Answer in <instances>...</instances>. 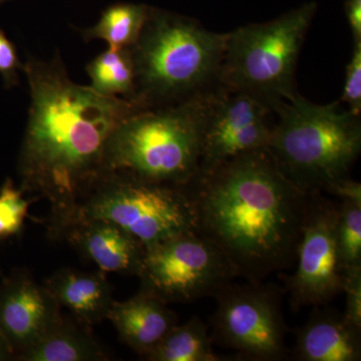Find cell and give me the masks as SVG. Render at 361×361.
<instances>
[{"label":"cell","mask_w":361,"mask_h":361,"mask_svg":"<svg viewBox=\"0 0 361 361\" xmlns=\"http://www.w3.org/2000/svg\"><path fill=\"white\" fill-rule=\"evenodd\" d=\"M227 37L193 18L151 7L130 47L135 73L130 103L139 111L156 110L217 90Z\"/></svg>","instance_id":"obj_3"},{"label":"cell","mask_w":361,"mask_h":361,"mask_svg":"<svg viewBox=\"0 0 361 361\" xmlns=\"http://www.w3.org/2000/svg\"><path fill=\"white\" fill-rule=\"evenodd\" d=\"M355 115L361 113V40L355 42L350 61L346 66L343 92L339 99Z\"/></svg>","instance_id":"obj_23"},{"label":"cell","mask_w":361,"mask_h":361,"mask_svg":"<svg viewBox=\"0 0 361 361\" xmlns=\"http://www.w3.org/2000/svg\"><path fill=\"white\" fill-rule=\"evenodd\" d=\"M51 235L66 240L103 272L139 276L146 247L110 221L75 218Z\"/></svg>","instance_id":"obj_13"},{"label":"cell","mask_w":361,"mask_h":361,"mask_svg":"<svg viewBox=\"0 0 361 361\" xmlns=\"http://www.w3.org/2000/svg\"><path fill=\"white\" fill-rule=\"evenodd\" d=\"M336 242L343 271L361 266V204L342 201L338 206Z\"/></svg>","instance_id":"obj_21"},{"label":"cell","mask_w":361,"mask_h":361,"mask_svg":"<svg viewBox=\"0 0 361 361\" xmlns=\"http://www.w3.org/2000/svg\"><path fill=\"white\" fill-rule=\"evenodd\" d=\"M44 285L61 308L70 310L78 322L87 327L106 319L115 301L103 271L90 273L63 268Z\"/></svg>","instance_id":"obj_16"},{"label":"cell","mask_w":361,"mask_h":361,"mask_svg":"<svg viewBox=\"0 0 361 361\" xmlns=\"http://www.w3.org/2000/svg\"><path fill=\"white\" fill-rule=\"evenodd\" d=\"M90 85L97 94L130 101L135 90L134 63L130 49H108L87 66Z\"/></svg>","instance_id":"obj_20"},{"label":"cell","mask_w":361,"mask_h":361,"mask_svg":"<svg viewBox=\"0 0 361 361\" xmlns=\"http://www.w3.org/2000/svg\"><path fill=\"white\" fill-rule=\"evenodd\" d=\"M99 342L75 317L61 320L35 345L18 358L23 361H97L106 360Z\"/></svg>","instance_id":"obj_17"},{"label":"cell","mask_w":361,"mask_h":361,"mask_svg":"<svg viewBox=\"0 0 361 361\" xmlns=\"http://www.w3.org/2000/svg\"><path fill=\"white\" fill-rule=\"evenodd\" d=\"M23 71V63L18 58L13 42L0 30V75L6 89L20 85V73Z\"/></svg>","instance_id":"obj_25"},{"label":"cell","mask_w":361,"mask_h":361,"mask_svg":"<svg viewBox=\"0 0 361 361\" xmlns=\"http://www.w3.org/2000/svg\"><path fill=\"white\" fill-rule=\"evenodd\" d=\"M25 194L11 179H7L0 188V239L20 232L30 204Z\"/></svg>","instance_id":"obj_22"},{"label":"cell","mask_w":361,"mask_h":361,"mask_svg":"<svg viewBox=\"0 0 361 361\" xmlns=\"http://www.w3.org/2000/svg\"><path fill=\"white\" fill-rule=\"evenodd\" d=\"M137 277L140 291L169 304L215 297L238 275L215 244L192 230L146 248Z\"/></svg>","instance_id":"obj_8"},{"label":"cell","mask_w":361,"mask_h":361,"mask_svg":"<svg viewBox=\"0 0 361 361\" xmlns=\"http://www.w3.org/2000/svg\"><path fill=\"white\" fill-rule=\"evenodd\" d=\"M6 1H11V0H0V6H1V4H4V2Z\"/></svg>","instance_id":"obj_29"},{"label":"cell","mask_w":361,"mask_h":361,"mask_svg":"<svg viewBox=\"0 0 361 361\" xmlns=\"http://www.w3.org/2000/svg\"><path fill=\"white\" fill-rule=\"evenodd\" d=\"M360 336L343 313L314 306L308 322L297 330L293 356L299 361H360Z\"/></svg>","instance_id":"obj_14"},{"label":"cell","mask_w":361,"mask_h":361,"mask_svg":"<svg viewBox=\"0 0 361 361\" xmlns=\"http://www.w3.org/2000/svg\"><path fill=\"white\" fill-rule=\"evenodd\" d=\"M144 358L149 361L223 360L213 350L208 326L198 316L173 327Z\"/></svg>","instance_id":"obj_18"},{"label":"cell","mask_w":361,"mask_h":361,"mask_svg":"<svg viewBox=\"0 0 361 361\" xmlns=\"http://www.w3.org/2000/svg\"><path fill=\"white\" fill-rule=\"evenodd\" d=\"M327 194L338 197L342 201L355 202L361 204V185L360 183L346 178L337 182L334 186L330 187Z\"/></svg>","instance_id":"obj_26"},{"label":"cell","mask_w":361,"mask_h":361,"mask_svg":"<svg viewBox=\"0 0 361 361\" xmlns=\"http://www.w3.org/2000/svg\"><path fill=\"white\" fill-rule=\"evenodd\" d=\"M61 306L44 285L16 271L0 285V332L16 360L61 320Z\"/></svg>","instance_id":"obj_12"},{"label":"cell","mask_w":361,"mask_h":361,"mask_svg":"<svg viewBox=\"0 0 361 361\" xmlns=\"http://www.w3.org/2000/svg\"><path fill=\"white\" fill-rule=\"evenodd\" d=\"M270 113L264 104L244 92L221 87L216 90L204 128L199 173L267 148L272 132L267 123Z\"/></svg>","instance_id":"obj_11"},{"label":"cell","mask_w":361,"mask_h":361,"mask_svg":"<svg viewBox=\"0 0 361 361\" xmlns=\"http://www.w3.org/2000/svg\"><path fill=\"white\" fill-rule=\"evenodd\" d=\"M75 218L110 221L146 248L196 230L193 204L185 186L151 182L116 171L102 173L66 223Z\"/></svg>","instance_id":"obj_7"},{"label":"cell","mask_w":361,"mask_h":361,"mask_svg":"<svg viewBox=\"0 0 361 361\" xmlns=\"http://www.w3.org/2000/svg\"><path fill=\"white\" fill-rule=\"evenodd\" d=\"M284 292L272 284H229L219 292L211 339L252 360L286 356L287 326L282 313Z\"/></svg>","instance_id":"obj_9"},{"label":"cell","mask_w":361,"mask_h":361,"mask_svg":"<svg viewBox=\"0 0 361 361\" xmlns=\"http://www.w3.org/2000/svg\"><path fill=\"white\" fill-rule=\"evenodd\" d=\"M106 319L113 323L121 341L142 357L178 324V316L167 303L142 291L123 302L114 301Z\"/></svg>","instance_id":"obj_15"},{"label":"cell","mask_w":361,"mask_h":361,"mask_svg":"<svg viewBox=\"0 0 361 361\" xmlns=\"http://www.w3.org/2000/svg\"><path fill=\"white\" fill-rule=\"evenodd\" d=\"M343 276L342 292L346 296L343 315L351 325L361 330V266L348 268Z\"/></svg>","instance_id":"obj_24"},{"label":"cell","mask_w":361,"mask_h":361,"mask_svg":"<svg viewBox=\"0 0 361 361\" xmlns=\"http://www.w3.org/2000/svg\"><path fill=\"white\" fill-rule=\"evenodd\" d=\"M275 113L279 121L267 149L296 186L307 194L326 193L350 177L361 151L360 116L339 101L317 104L300 94Z\"/></svg>","instance_id":"obj_5"},{"label":"cell","mask_w":361,"mask_h":361,"mask_svg":"<svg viewBox=\"0 0 361 361\" xmlns=\"http://www.w3.org/2000/svg\"><path fill=\"white\" fill-rule=\"evenodd\" d=\"M186 188L196 231L227 256L238 277L262 283L297 260L310 194L267 148L199 173Z\"/></svg>","instance_id":"obj_2"},{"label":"cell","mask_w":361,"mask_h":361,"mask_svg":"<svg viewBox=\"0 0 361 361\" xmlns=\"http://www.w3.org/2000/svg\"><path fill=\"white\" fill-rule=\"evenodd\" d=\"M217 90L126 118L106 142L104 172L116 171L151 182L187 186L199 173L204 128Z\"/></svg>","instance_id":"obj_4"},{"label":"cell","mask_w":361,"mask_h":361,"mask_svg":"<svg viewBox=\"0 0 361 361\" xmlns=\"http://www.w3.org/2000/svg\"><path fill=\"white\" fill-rule=\"evenodd\" d=\"M346 18L350 26L353 40H361V0H348L345 4Z\"/></svg>","instance_id":"obj_27"},{"label":"cell","mask_w":361,"mask_h":361,"mask_svg":"<svg viewBox=\"0 0 361 361\" xmlns=\"http://www.w3.org/2000/svg\"><path fill=\"white\" fill-rule=\"evenodd\" d=\"M16 360V356L13 349H11L9 344L7 343L6 339L2 336L0 332V361L13 360Z\"/></svg>","instance_id":"obj_28"},{"label":"cell","mask_w":361,"mask_h":361,"mask_svg":"<svg viewBox=\"0 0 361 361\" xmlns=\"http://www.w3.org/2000/svg\"><path fill=\"white\" fill-rule=\"evenodd\" d=\"M317 11L308 2L264 23H253L228 32L221 66L223 89L255 97L276 111L298 92L297 63Z\"/></svg>","instance_id":"obj_6"},{"label":"cell","mask_w":361,"mask_h":361,"mask_svg":"<svg viewBox=\"0 0 361 361\" xmlns=\"http://www.w3.org/2000/svg\"><path fill=\"white\" fill-rule=\"evenodd\" d=\"M149 8L151 6L146 4H113L104 9L96 25L80 30V33L85 42L102 39L114 51L130 49L139 39Z\"/></svg>","instance_id":"obj_19"},{"label":"cell","mask_w":361,"mask_h":361,"mask_svg":"<svg viewBox=\"0 0 361 361\" xmlns=\"http://www.w3.org/2000/svg\"><path fill=\"white\" fill-rule=\"evenodd\" d=\"M337 209L322 193L310 194L296 270L287 278L286 290L294 310L324 306L342 292L344 271L337 251Z\"/></svg>","instance_id":"obj_10"},{"label":"cell","mask_w":361,"mask_h":361,"mask_svg":"<svg viewBox=\"0 0 361 361\" xmlns=\"http://www.w3.org/2000/svg\"><path fill=\"white\" fill-rule=\"evenodd\" d=\"M30 108L18 156L20 189L51 203L49 232L66 224L104 172L106 142L139 111L122 97L97 94L71 80L59 52L23 63Z\"/></svg>","instance_id":"obj_1"}]
</instances>
